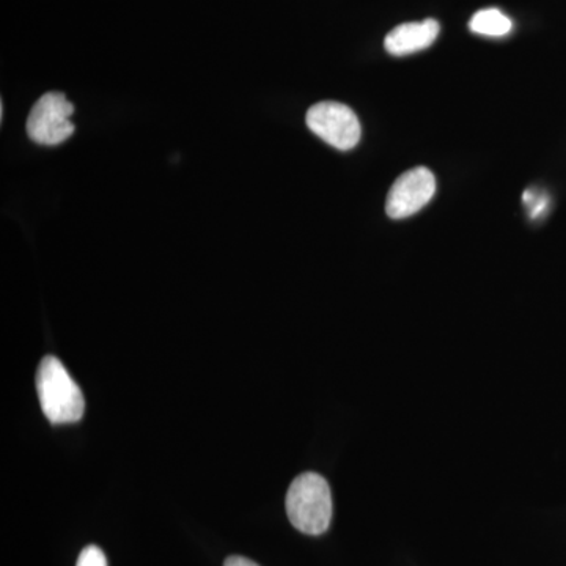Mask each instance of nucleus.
<instances>
[{
    "instance_id": "nucleus-1",
    "label": "nucleus",
    "mask_w": 566,
    "mask_h": 566,
    "mask_svg": "<svg viewBox=\"0 0 566 566\" xmlns=\"http://www.w3.org/2000/svg\"><path fill=\"white\" fill-rule=\"evenodd\" d=\"M35 382L41 411L51 423L80 422L85 411L84 395L57 357L41 360Z\"/></svg>"
},
{
    "instance_id": "nucleus-2",
    "label": "nucleus",
    "mask_w": 566,
    "mask_h": 566,
    "mask_svg": "<svg viewBox=\"0 0 566 566\" xmlns=\"http://www.w3.org/2000/svg\"><path fill=\"white\" fill-rule=\"evenodd\" d=\"M286 515L303 534H324L333 521V494L326 479L315 472L296 476L286 493Z\"/></svg>"
},
{
    "instance_id": "nucleus-3",
    "label": "nucleus",
    "mask_w": 566,
    "mask_h": 566,
    "mask_svg": "<svg viewBox=\"0 0 566 566\" xmlns=\"http://www.w3.org/2000/svg\"><path fill=\"white\" fill-rule=\"evenodd\" d=\"M305 122L319 139L342 151L356 147L363 134L357 115L348 106L337 102L315 104L308 109Z\"/></svg>"
},
{
    "instance_id": "nucleus-4",
    "label": "nucleus",
    "mask_w": 566,
    "mask_h": 566,
    "mask_svg": "<svg viewBox=\"0 0 566 566\" xmlns=\"http://www.w3.org/2000/svg\"><path fill=\"white\" fill-rule=\"evenodd\" d=\"M73 112V104L63 93H46L41 96L29 114V137L36 144L48 145V147H54L70 139L74 133V125L70 120Z\"/></svg>"
},
{
    "instance_id": "nucleus-5",
    "label": "nucleus",
    "mask_w": 566,
    "mask_h": 566,
    "mask_svg": "<svg viewBox=\"0 0 566 566\" xmlns=\"http://www.w3.org/2000/svg\"><path fill=\"white\" fill-rule=\"evenodd\" d=\"M436 193V178L427 167H416L395 180L387 196L389 218L405 219L430 203Z\"/></svg>"
},
{
    "instance_id": "nucleus-6",
    "label": "nucleus",
    "mask_w": 566,
    "mask_h": 566,
    "mask_svg": "<svg viewBox=\"0 0 566 566\" xmlns=\"http://www.w3.org/2000/svg\"><path fill=\"white\" fill-rule=\"evenodd\" d=\"M439 31L441 28L436 20L405 22L389 32L385 40V46L387 52L395 57H403V55L415 54V52L430 48L438 39Z\"/></svg>"
},
{
    "instance_id": "nucleus-7",
    "label": "nucleus",
    "mask_w": 566,
    "mask_h": 566,
    "mask_svg": "<svg viewBox=\"0 0 566 566\" xmlns=\"http://www.w3.org/2000/svg\"><path fill=\"white\" fill-rule=\"evenodd\" d=\"M469 29L476 35L499 39V36L509 35L513 31V22L501 10L485 9L476 11L469 21Z\"/></svg>"
},
{
    "instance_id": "nucleus-8",
    "label": "nucleus",
    "mask_w": 566,
    "mask_h": 566,
    "mask_svg": "<svg viewBox=\"0 0 566 566\" xmlns=\"http://www.w3.org/2000/svg\"><path fill=\"white\" fill-rule=\"evenodd\" d=\"M76 566H107V558L98 546L91 545L82 549Z\"/></svg>"
},
{
    "instance_id": "nucleus-9",
    "label": "nucleus",
    "mask_w": 566,
    "mask_h": 566,
    "mask_svg": "<svg viewBox=\"0 0 566 566\" xmlns=\"http://www.w3.org/2000/svg\"><path fill=\"white\" fill-rule=\"evenodd\" d=\"M223 566H260L256 565L255 562L249 560V558L241 556H232L227 558L226 564Z\"/></svg>"
}]
</instances>
